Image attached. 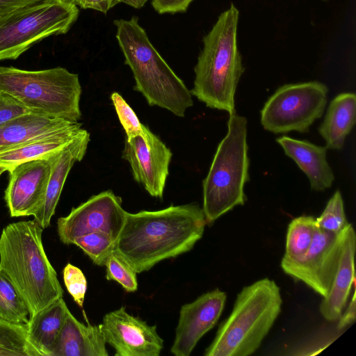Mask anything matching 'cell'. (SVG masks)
Returning a JSON list of instances; mask_svg holds the SVG:
<instances>
[{
    "label": "cell",
    "instance_id": "16",
    "mask_svg": "<svg viewBox=\"0 0 356 356\" xmlns=\"http://www.w3.org/2000/svg\"><path fill=\"white\" fill-rule=\"evenodd\" d=\"M87 130L60 152L49 156L51 174L42 207L33 215L34 220L43 229L50 225L67 175L77 161L84 157L90 142Z\"/></svg>",
    "mask_w": 356,
    "mask_h": 356
},
{
    "label": "cell",
    "instance_id": "11",
    "mask_svg": "<svg viewBox=\"0 0 356 356\" xmlns=\"http://www.w3.org/2000/svg\"><path fill=\"white\" fill-rule=\"evenodd\" d=\"M122 203V198L108 190L72 208L67 216L58 219L60 241L71 245L77 237L92 232L106 233L117 240L127 213Z\"/></svg>",
    "mask_w": 356,
    "mask_h": 356
},
{
    "label": "cell",
    "instance_id": "26",
    "mask_svg": "<svg viewBox=\"0 0 356 356\" xmlns=\"http://www.w3.org/2000/svg\"><path fill=\"white\" fill-rule=\"evenodd\" d=\"M316 218L302 216L293 219L288 226L284 258L298 259L308 250L314 234Z\"/></svg>",
    "mask_w": 356,
    "mask_h": 356
},
{
    "label": "cell",
    "instance_id": "29",
    "mask_svg": "<svg viewBox=\"0 0 356 356\" xmlns=\"http://www.w3.org/2000/svg\"><path fill=\"white\" fill-rule=\"evenodd\" d=\"M348 224L343 208L341 193L337 191L328 201L316 225L327 232L339 233Z\"/></svg>",
    "mask_w": 356,
    "mask_h": 356
},
{
    "label": "cell",
    "instance_id": "20",
    "mask_svg": "<svg viewBox=\"0 0 356 356\" xmlns=\"http://www.w3.org/2000/svg\"><path fill=\"white\" fill-rule=\"evenodd\" d=\"M82 124L74 122L70 125L50 132L0 154V165L7 171L19 163L47 159L60 152L85 132Z\"/></svg>",
    "mask_w": 356,
    "mask_h": 356
},
{
    "label": "cell",
    "instance_id": "7",
    "mask_svg": "<svg viewBox=\"0 0 356 356\" xmlns=\"http://www.w3.org/2000/svg\"><path fill=\"white\" fill-rule=\"evenodd\" d=\"M0 91L32 113L71 122L81 117L79 76L64 67L31 71L0 66Z\"/></svg>",
    "mask_w": 356,
    "mask_h": 356
},
{
    "label": "cell",
    "instance_id": "27",
    "mask_svg": "<svg viewBox=\"0 0 356 356\" xmlns=\"http://www.w3.org/2000/svg\"><path fill=\"white\" fill-rule=\"evenodd\" d=\"M116 238L104 232H92L75 238L72 243L79 247L92 261L105 266L109 256L115 251Z\"/></svg>",
    "mask_w": 356,
    "mask_h": 356
},
{
    "label": "cell",
    "instance_id": "32",
    "mask_svg": "<svg viewBox=\"0 0 356 356\" xmlns=\"http://www.w3.org/2000/svg\"><path fill=\"white\" fill-rule=\"evenodd\" d=\"M28 113L32 112L6 92L0 91V126Z\"/></svg>",
    "mask_w": 356,
    "mask_h": 356
},
{
    "label": "cell",
    "instance_id": "31",
    "mask_svg": "<svg viewBox=\"0 0 356 356\" xmlns=\"http://www.w3.org/2000/svg\"><path fill=\"white\" fill-rule=\"evenodd\" d=\"M63 275L67 291L74 302L83 307L87 291V280L82 270L69 263L64 267Z\"/></svg>",
    "mask_w": 356,
    "mask_h": 356
},
{
    "label": "cell",
    "instance_id": "5",
    "mask_svg": "<svg viewBox=\"0 0 356 356\" xmlns=\"http://www.w3.org/2000/svg\"><path fill=\"white\" fill-rule=\"evenodd\" d=\"M282 304L280 289L274 280L264 278L243 287L204 355H252L273 325Z\"/></svg>",
    "mask_w": 356,
    "mask_h": 356
},
{
    "label": "cell",
    "instance_id": "24",
    "mask_svg": "<svg viewBox=\"0 0 356 356\" xmlns=\"http://www.w3.org/2000/svg\"><path fill=\"white\" fill-rule=\"evenodd\" d=\"M0 355L41 356L29 339L27 323H14L0 318Z\"/></svg>",
    "mask_w": 356,
    "mask_h": 356
},
{
    "label": "cell",
    "instance_id": "2",
    "mask_svg": "<svg viewBox=\"0 0 356 356\" xmlns=\"http://www.w3.org/2000/svg\"><path fill=\"white\" fill-rule=\"evenodd\" d=\"M43 228L34 220L8 224L0 236V267L26 301L29 318L63 291L45 253Z\"/></svg>",
    "mask_w": 356,
    "mask_h": 356
},
{
    "label": "cell",
    "instance_id": "30",
    "mask_svg": "<svg viewBox=\"0 0 356 356\" xmlns=\"http://www.w3.org/2000/svg\"><path fill=\"white\" fill-rule=\"evenodd\" d=\"M119 120L125 131L126 139H131L136 136H143L145 125L140 123L136 114L123 97L117 92L111 95Z\"/></svg>",
    "mask_w": 356,
    "mask_h": 356
},
{
    "label": "cell",
    "instance_id": "25",
    "mask_svg": "<svg viewBox=\"0 0 356 356\" xmlns=\"http://www.w3.org/2000/svg\"><path fill=\"white\" fill-rule=\"evenodd\" d=\"M29 314L26 301L0 267V318L14 323L26 324Z\"/></svg>",
    "mask_w": 356,
    "mask_h": 356
},
{
    "label": "cell",
    "instance_id": "4",
    "mask_svg": "<svg viewBox=\"0 0 356 356\" xmlns=\"http://www.w3.org/2000/svg\"><path fill=\"white\" fill-rule=\"evenodd\" d=\"M113 23L124 63L133 72L134 90L149 106L184 117L193 104L191 91L154 47L138 17L116 19Z\"/></svg>",
    "mask_w": 356,
    "mask_h": 356
},
{
    "label": "cell",
    "instance_id": "13",
    "mask_svg": "<svg viewBox=\"0 0 356 356\" xmlns=\"http://www.w3.org/2000/svg\"><path fill=\"white\" fill-rule=\"evenodd\" d=\"M99 325L115 356H159L163 348L156 326L129 314L124 307L105 314Z\"/></svg>",
    "mask_w": 356,
    "mask_h": 356
},
{
    "label": "cell",
    "instance_id": "8",
    "mask_svg": "<svg viewBox=\"0 0 356 356\" xmlns=\"http://www.w3.org/2000/svg\"><path fill=\"white\" fill-rule=\"evenodd\" d=\"M79 14L71 0H38L0 16V60H15L45 38L66 33Z\"/></svg>",
    "mask_w": 356,
    "mask_h": 356
},
{
    "label": "cell",
    "instance_id": "18",
    "mask_svg": "<svg viewBox=\"0 0 356 356\" xmlns=\"http://www.w3.org/2000/svg\"><path fill=\"white\" fill-rule=\"evenodd\" d=\"M100 325H87L67 311L51 356H108Z\"/></svg>",
    "mask_w": 356,
    "mask_h": 356
},
{
    "label": "cell",
    "instance_id": "21",
    "mask_svg": "<svg viewBox=\"0 0 356 356\" xmlns=\"http://www.w3.org/2000/svg\"><path fill=\"white\" fill-rule=\"evenodd\" d=\"M71 121L35 113L22 115L0 126V154L70 125Z\"/></svg>",
    "mask_w": 356,
    "mask_h": 356
},
{
    "label": "cell",
    "instance_id": "19",
    "mask_svg": "<svg viewBox=\"0 0 356 356\" xmlns=\"http://www.w3.org/2000/svg\"><path fill=\"white\" fill-rule=\"evenodd\" d=\"M276 141L307 176L312 190L323 191L332 186L334 176L326 159V147L288 136Z\"/></svg>",
    "mask_w": 356,
    "mask_h": 356
},
{
    "label": "cell",
    "instance_id": "37",
    "mask_svg": "<svg viewBox=\"0 0 356 356\" xmlns=\"http://www.w3.org/2000/svg\"><path fill=\"white\" fill-rule=\"evenodd\" d=\"M147 0H118L119 3H124L135 8L143 7Z\"/></svg>",
    "mask_w": 356,
    "mask_h": 356
},
{
    "label": "cell",
    "instance_id": "33",
    "mask_svg": "<svg viewBox=\"0 0 356 356\" xmlns=\"http://www.w3.org/2000/svg\"><path fill=\"white\" fill-rule=\"evenodd\" d=\"M193 0H152V5L159 14L186 12Z\"/></svg>",
    "mask_w": 356,
    "mask_h": 356
},
{
    "label": "cell",
    "instance_id": "34",
    "mask_svg": "<svg viewBox=\"0 0 356 356\" xmlns=\"http://www.w3.org/2000/svg\"><path fill=\"white\" fill-rule=\"evenodd\" d=\"M76 6L83 9H93L106 13L111 8L119 3L118 0H71Z\"/></svg>",
    "mask_w": 356,
    "mask_h": 356
},
{
    "label": "cell",
    "instance_id": "15",
    "mask_svg": "<svg viewBox=\"0 0 356 356\" xmlns=\"http://www.w3.org/2000/svg\"><path fill=\"white\" fill-rule=\"evenodd\" d=\"M226 298L224 291L216 289L181 306L172 354L190 355L199 340L217 323Z\"/></svg>",
    "mask_w": 356,
    "mask_h": 356
},
{
    "label": "cell",
    "instance_id": "38",
    "mask_svg": "<svg viewBox=\"0 0 356 356\" xmlns=\"http://www.w3.org/2000/svg\"><path fill=\"white\" fill-rule=\"evenodd\" d=\"M6 171H7V168L4 166L0 165V176Z\"/></svg>",
    "mask_w": 356,
    "mask_h": 356
},
{
    "label": "cell",
    "instance_id": "35",
    "mask_svg": "<svg viewBox=\"0 0 356 356\" xmlns=\"http://www.w3.org/2000/svg\"><path fill=\"white\" fill-rule=\"evenodd\" d=\"M355 291H354L351 301L346 308L345 312L339 317L337 328L339 330L346 328L350 325L356 317Z\"/></svg>",
    "mask_w": 356,
    "mask_h": 356
},
{
    "label": "cell",
    "instance_id": "22",
    "mask_svg": "<svg viewBox=\"0 0 356 356\" xmlns=\"http://www.w3.org/2000/svg\"><path fill=\"white\" fill-rule=\"evenodd\" d=\"M356 96L343 92L333 99L327 110L318 132L331 149H342L346 136L355 122Z\"/></svg>",
    "mask_w": 356,
    "mask_h": 356
},
{
    "label": "cell",
    "instance_id": "3",
    "mask_svg": "<svg viewBox=\"0 0 356 356\" xmlns=\"http://www.w3.org/2000/svg\"><path fill=\"white\" fill-rule=\"evenodd\" d=\"M238 8L231 3L203 38L192 95L211 108L236 113L235 92L245 71L238 48Z\"/></svg>",
    "mask_w": 356,
    "mask_h": 356
},
{
    "label": "cell",
    "instance_id": "36",
    "mask_svg": "<svg viewBox=\"0 0 356 356\" xmlns=\"http://www.w3.org/2000/svg\"><path fill=\"white\" fill-rule=\"evenodd\" d=\"M38 0H0V16Z\"/></svg>",
    "mask_w": 356,
    "mask_h": 356
},
{
    "label": "cell",
    "instance_id": "12",
    "mask_svg": "<svg viewBox=\"0 0 356 356\" xmlns=\"http://www.w3.org/2000/svg\"><path fill=\"white\" fill-rule=\"evenodd\" d=\"M172 152L165 144L147 127L143 136L126 139L122 158L127 161L135 181L149 194L162 198Z\"/></svg>",
    "mask_w": 356,
    "mask_h": 356
},
{
    "label": "cell",
    "instance_id": "39",
    "mask_svg": "<svg viewBox=\"0 0 356 356\" xmlns=\"http://www.w3.org/2000/svg\"><path fill=\"white\" fill-rule=\"evenodd\" d=\"M323 1H325V0H323Z\"/></svg>",
    "mask_w": 356,
    "mask_h": 356
},
{
    "label": "cell",
    "instance_id": "28",
    "mask_svg": "<svg viewBox=\"0 0 356 356\" xmlns=\"http://www.w3.org/2000/svg\"><path fill=\"white\" fill-rule=\"evenodd\" d=\"M106 278L118 282L127 292L138 289L136 272L119 254L114 251L106 264Z\"/></svg>",
    "mask_w": 356,
    "mask_h": 356
},
{
    "label": "cell",
    "instance_id": "14",
    "mask_svg": "<svg viewBox=\"0 0 356 356\" xmlns=\"http://www.w3.org/2000/svg\"><path fill=\"white\" fill-rule=\"evenodd\" d=\"M8 172L4 200L10 216L35 215L44 201L51 174L49 157L19 163Z\"/></svg>",
    "mask_w": 356,
    "mask_h": 356
},
{
    "label": "cell",
    "instance_id": "1",
    "mask_svg": "<svg viewBox=\"0 0 356 356\" xmlns=\"http://www.w3.org/2000/svg\"><path fill=\"white\" fill-rule=\"evenodd\" d=\"M206 225L197 203L136 213L127 211L115 251L140 273L191 250L202 237Z\"/></svg>",
    "mask_w": 356,
    "mask_h": 356
},
{
    "label": "cell",
    "instance_id": "17",
    "mask_svg": "<svg viewBox=\"0 0 356 356\" xmlns=\"http://www.w3.org/2000/svg\"><path fill=\"white\" fill-rule=\"evenodd\" d=\"M356 236L353 225L346 227L345 238L337 270L327 295L320 305V312L328 321H337L346 307L352 285L355 284Z\"/></svg>",
    "mask_w": 356,
    "mask_h": 356
},
{
    "label": "cell",
    "instance_id": "9",
    "mask_svg": "<svg viewBox=\"0 0 356 356\" xmlns=\"http://www.w3.org/2000/svg\"><path fill=\"white\" fill-rule=\"evenodd\" d=\"M327 92L326 85L317 81L285 84L266 102L261 123L274 134L308 132L323 113Z\"/></svg>",
    "mask_w": 356,
    "mask_h": 356
},
{
    "label": "cell",
    "instance_id": "23",
    "mask_svg": "<svg viewBox=\"0 0 356 356\" xmlns=\"http://www.w3.org/2000/svg\"><path fill=\"white\" fill-rule=\"evenodd\" d=\"M67 309L62 297L29 318L27 323L29 339L41 356H51Z\"/></svg>",
    "mask_w": 356,
    "mask_h": 356
},
{
    "label": "cell",
    "instance_id": "6",
    "mask_svg": "<svg viewBox=\"0 0 356 356\" xmlns=\"http://www.w3.org/2000/svg\"><path fill=\"white\" fill-rule=\"evenodd\" d=\"M247 120L229 114L227 133L219 143L206 178L203 180V207L207 224L246 200L244 186L249 181Z\"/></svg>",
    "mask_w": 356,
    "mask_h": 356
},
{
    "label": "cell",
    "instance_id": "10",
    "mask_svg": "<svg viewBox=\"0 0 356 356\" xmlns=\"http://www.w3.org/2000/svg\"><path fill=\"white\" fill-rule=\"evenodd\" d=\"M346 227L340 232L334 233L322 229L316 225L308 250L298 259L283 257L281 261L282 270L325 298L338 268Z\"/></svg>",
    "mask_w": 356,
    "mask_h": 356
}]
</instances>
